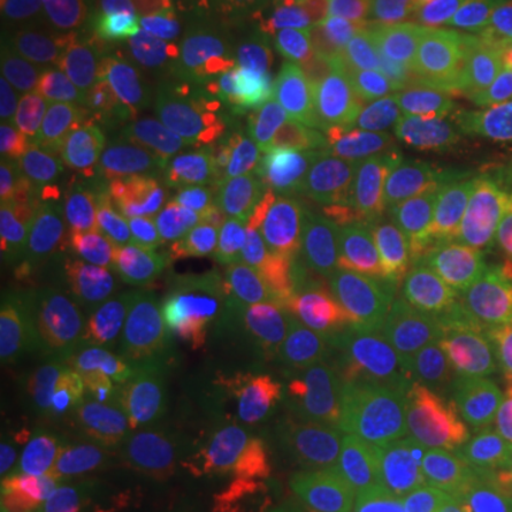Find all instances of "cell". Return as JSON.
Wrapping results in <instances>:
<instances>
[{
    "label": "cell",
    "instance_id": "7402d4cb",
    "mask_svg": "<svg viewBox=\"0 0 512 512\" xmlns=\"http://www.w3.org/2000/svg\"><path fill=\"white\" fill-rule=\"evenodd\" d=\"M279 35L268 26H191L185 35L188 69L200 83H239L279 63Z\"/></svg>",
    "mask_w": 512,
    "mask_h": 512
},
{
    "label": "cell",
    "instance_id": "2e32d148",
    "mask_svg": "<svg viewBox=\"0 0 512 512\" xmlns=\"http://www.w3.org/2000/svg\"><path fill=\"white\" fill-rule=\"evenodd\" d=\"M35 325L40 342L72 379L111 367L128 345V325L74 288H60Z\"/></svg>",
    "mask_w": 512,
    "mask_h": 512
},
{
    "label": "cell",
    "instance_id": "7bdbcfd3",
    "mask_svg": "<svg viewBox=\"0 0 512 512\" xmlns=\"http://www.w3.org/2000/svg\"><path fill=\"white\" fill-rule=\"evenodd\" d=\"M461 15L473 18H504L512 15V0H453Z\"/></svg>",
    "mask_w": 512,
    "mask_h": 512
},
{
    "label": "cell",
    "instance_id": "f546056e",
    "mask_svg": "<svg viewBox=\"0 0 512 512\" xmlns=\"http://www.w3.org/2000/svg\"><path fill=\"white\" fill-rule=\"evenodd\" d=\"M467 217H512V146L493 137L470 134V185L461 208Z\"/></svg>",
    "mask_w": 512,
    "mask_h": 512
},
{
    "label": "cell",
    "instance_id": "ac0fdd59",
    "mask_svg": "<svg viewBox=\"0 0 512 512\" xmlns=\"http://www.w3.org/2000/svg\"><path fill=\"white\" fill-rule=\"evenodd\" d=\"M399 444L402 430L396 424L370 416L350 402L336 404L311 436L325 484H353Z\"/></svg>",
    "mask_w": 512,
    "mask_h": 512
},
{
    "label": "cell",
    "instance_id": "277c9868",
    "mask_svg": "<svg viewBox=\"0 0 512 512\" xmlns=\"http://www.w3.org/2000/svg\"><path fill=\"white\" fill-rule=\"evenodd\" d=\"M430 114L458 111V92L444 66L421 55H390L379 60L362 83L356 137L373 157L399 154L404 134Z\"/></svg>",
    "mask_w": 512,
    "mask_h": 512
},
{
    "label": "cell",
    "instance_id": "4dcf8cb0",
    "mask_svg": "<svg viewBox=\"0 0 512 512\" xmlns=\"http://www.w3.org/2000/svg\"><path fill=\"white\" fill-rule=\"evenodd\" d=\"M57 274L49 271L23 245H3L0 251V308L3 319L37 322L57 296Z\"/></svg>",
    "mask_w": 512,
    "mask_h": 512
},
{
    "label": "cell",
    "instance_id": "7c38bea8",
    "mask_svg": "<svg viewBox=\"0 0 512 512\" xmlns=\"http://www.w3.org/2000/svg\"><path fill=\"white\" fill-rule=\"evenodd\" d=\"M168 245V222L143 205H100L69 288L100 308L123 305L137 268Z\"/></svg>",
    "mask_w": 512,
    "mask_h": 512
},
{
    "label": "cell",
    "instance_id": "5b68a950",
    "mask_svg": "<svg viewBox=\"0 0 512 512\" xmlns=\"http://www.w3.org/2000/svg\"><path fill=\"white\" fill-rule=\"evenodd\" d=\"M208 293L211 274L200 254L183 242H168L131 276L120 313L140 339L168 353H188Z\"/></svg>",
    "mask_w": 512,
    "mask_h": 512
},
{
    "label": "cell",
    "instance_id": "e0dca14e",
    "mask_svg": "<svg viewBox=\"0 0 512 512\" xmlns=\"http://www.w3.org/2000/svg\"><path fill=\"white\" fill-rule=\"evenodd\" d=\"M126 421L140 464L194 458V384L151 373L128 390Z\"/></svg>",
    "mask_w": 512,
    "mask_h": 512
},
{
    "label": "cell",
    "instance_id": "f35d334b",
    "mask_svg": "<svg viewBox=\"0 0 512 512\" xmlns=\"http://www.w3.org/2000/svg\"><path fill=\"white\" fill-rule=\"evenodd\" d=\"M194 26H268L274 29L271 15L262 0H197Z\"/></svg>",
    "mask_w": 512,
    "mask_h": 512
},
{
    "label": "cell",
    "instance_id": "d590c367",
    "mask_svg": "<svg viewBox=\"0 0 512 512\" xmlns=\"http://www.w3.org/2000/svg\"><path fill=\"white\" fill-rule=\"evenodd\" d=\"M32 177L6 151L0 157V234L3 245H23L35 222V188Z\"/></svg>",
    "mask_w": 512,
    "mask_h": 512
},
{
    "label": "cell",
    "instance_id": "ba28073f",
    "mask_svg": "<svg viewBox=\"0 0 512 512\" xmlns=\"http://www.w3.org/2000/svg\"><path fill=\"white\" fill-rule=\"evenodd\" d=\"M72 402H20L0 410L3 512H49Z\"/></svg>",
    "mask_w": 512,
    "mask_h": 512
},
{
    "label": "cell",
    "instance_id": "9c48e42d",
    "mask_svg": "<svg viewBox=\"0 0 512 512\" xmlns=\"http://www.w3.org/2000/svg\"><path fill=\"white\" fill-rule=\"evenodd\" d=\"M211 160L228 180L237 200L265 225L274 228L296 202V183L282 165L276 143L254 123L234 114H205L197 134V160Z\"/></svg>",
    "mask_w": 512,
    "mask_h": 512
},
{
    "label": "cell",
    "instance_id": "9a60e30c",
    "mask_svg": "<svg viewBox=\"0 0 512 512\" xmlns=\"http://www.w3.org/2000/svg\"><path fill=\"white\" fill-rule=\"evenodd\" d=\"M254 89L268 123L293 140H325L333 131L350 134L359 117V94L350 86H336L291 60H279L259 74Z\"/></svg>",
    "mask_w": 512,
    "mask_h": 512
},
{
    "label": "cell",
    "instance_id": "cb8c5ba5",
    "mask_svg": "<svg viewBox=\"0 0 512 512\" xmlns=\"http://www.w3.org/2000/svg\"><path fill=\"white\" fill-rule=\"evenodd\" d=\"M168 211L194 239H214L222 231L268 234L265 225L237 200L220 168L202 157L171 185Z\"/></svg>",
    "mask_w": 512,
    "mask_h": 512
},
{
    "label": "cell",
    "instance_id": "52a82bcc",
    "mask_svg": "<svg viewBox=\"0 0 512 512\" xmlns=\"http://www.w3.org/2000/svg\"><path fill=\"white\" fill-rule=\"evenodd\" d=\"M248 279L311 308L328 328V336L339 316H348L373 288H379L319 239L302 234H288L262 245L248 262Z\"/></svg>",
    "mask_w": 512,
    "mask_h": 512
},
{
    "label": "cell",
    "instance_id": "60d3db41",
    "mask_svg": "<svg viewBox=\"0 0 512 512\" xmlns=\"http://www.w3.org/2000/svg\"><path fill=\"white\" fill-rule=\"evenodd\" d=\"M228 512H339L311 504L308 498L279 493L271 487H254L248 493H234Z\"/></svg>",
    "mask_w": 512,
    "mask_h": 512
},
{
    "label": "cell",
    "instance_id": "f1b7e54d",
    "mask_svg": "<svg viewBox=\"0 0 512 512\" xmlns=\"http://www.w3.org/2000/svg\"><path fill=\"white\" fill-rule=\"evenodd\" d=\"M493 478V441L456 436L439 458L430 512H481Z\"/></svg>",
    "mask_w": 512,
    "mask_h": 512
},
{
    "label": "cell",
    "instance_id": "ffe728a7",
    "mask_svg": "<svg viewBox=\"0 0 512 512\" xmlns=\"http://www.w3.org/2000/svg\"><path fill=\"white\" fill-rule=\"evenodd\" d=\"M3 151L35 183L63 185L74 177L83 146L63 123L12 92L3 97Z\"/></svg>",
    "mask_w": 512,
    "mask_h": 512
},
{
    "label": "cell",
    "instance_id": "ab89813d",
    "mask_svg": "<svg viewBox=\"0 0 512 512\" xmlns=\"http://www.w3.org/2000/svg\"><path fill=\"white\" fill-rule=\"evenodd\" d=\"M399 430H402V444L424 450V453H430V456L436 458L444 456V450L456 439L453 430H450V424L441 419L430 404L421 413H416L407 424H402Z\"/></svg>",
    "mask_w": 512,
    "mask_h": 512
},
{
    "label": "cell",
    "instance_id": "b9f144b4",
    "mask_svg": "<svg viewBox=\"0 0 512 512\" xmlns=\"http://www.w3.org/2000/svg\"><path fill=\"white\" fill-rule=\"evenodd\" d=\"M481 512H512V456L493 450V478Z\"/></svg>",
    "mask_w": 512,
    "mask_h": 512
},
{
    "label": "cell",
    "instance_id": "4fadbf2b",
    "mask_svg": "<svg viewBox=\"0 0 512 512\" xmlns=\"http://www.w3.org/2000/svg\"><path fill=\"white\" fill-rule=\"evenodd\" d=\"M114 131L165 185H174L197 160L200 123L194 86L157 83L148 74Z\"/></svg>",
    "mask_w": 512,
    "mask_h": 512
},
{
    "label": "cell",
    "instance_id": "e575fe53",
    "mask_svg": "<svg viewBox=\"0 0 512 512\" xmlns=\"http://www.w3.org/2000/svg\"><path fill=\"white\" fill-rule=\"evenodd\" d=\"M83 12L86 0H12L3 9V26L18 43H46L72 32Z\"/></svg>",
    "mask_w": 512,
    "mask_h": 512
},
{
    "label": "cell",
    "instance_id": "8d00e7d4",
    "mask_svg": "<svg viewBox=\"0 0 512 512\" xmlns=\"http://www.w3.org/2000/svg\"><path fill=\"white\" fill-rule=\"evenodd\" d=\"M276 35H293L345 20V0H262Z\"/></svg>",
    "mask_w": 512,
    "mask_h": 512
},
{
    "label": "cell",
    "instance_id": "f6af8a7d",
    "mask_svg": "<svg viewBox=\"0 0 512 512\" xmlns=\"http://www.w3.org/2000/svg\"><path fill=\"white\" fill-rule=\"evenodd\" d=\"M493 450L501 453V456H512V413L504 421V427L498 430V436L493 441Z\"/></svg>",
    "mask_w": 512,
    "mask_h": 512
},
{
    "label": "cell",
    "instance_id": "1f68e13d",
    "mask_svg": "<svg viewBox=\"0 0 512 512\" xmlns=\"http://www.w3.org/2000/svg\"><path fill=\"white\" fill-rule=\"evenodd\" d=\"M279 49L285 60L302 66L305 72L325 80H350L362 66V49L345 20L316 26L293 35H279Z\"/></svg>",
    "mask_w": 512,
    "mask_h": 512
},
{
    "label": "cell",
    "instance_id": "5bb4252c",
    "mask_svg": "<svg viewBox=\"0 0 512 512\" xmlns=\"http://www.w3.org/2000/svg\"><path fill=\"white\" fill-rule=\"evenodd\" d=\"M430 407L458 436L495 441L512 413V348L501 345L436 367Z\"/></svg>",
    "mask_w": 512,
    "mask_h": 512
},
{
    "label": "cell",
    "instance_id": "8fae6325",
    "mask_svg": "<svg viewBox=\"0 0 512 512\" xmlns=\"http://www.w3.org/2000/svg\"><path fill=\"white\" fill-rule=\"evenodd\" d=\"M148 74V66L94 69L69 57H46L23 72L15 92L63 126L117 128Z\"/></svg>",
    "mask_w": 512,
    "mask_h": 512
},
{
    "label": "cell",
    "instance_id": "8992f818",
    "mask_svg": "<svg viewBox=\"0 0 512 512\" xmlns=\"http://www.w3.org/2000/svg\"><path fill=\"white\" fill-rule=\"evenodd\" d=\"M311 336H328L319 316L271 288H225L214 293L194 330V342L217 362L265 350H291Z\"/></svg>",
    "mask_w": 512,
    "mask_h": 512
},
{
    "label": "cell",
    "instance_id": "74e56055",
    "mask_svg": "<svg viewBox=\"0 0 512 512\" xmlns=\"http://www.w3.org/2000/svg\"><path fill=\"white\" fill-rule=\"evenodd\" d=\"M473 123L478 134L512 146V80L490 83L476 94Z\"/></svg>",
    "mask_w": 512,
    "mask_h": 512
},
{
    "label": "cell",
    "instance_id": "44dd1931",
    "mask_svg": "<svg viewBox=\"0 0 512 512\" xmlns=\"http://www.w3.org/2000/svg\"><path fill=\"white\" fill-rule=\"evenodd\" d=\"M436 476V456L399 444L365 476L345 484L339 495V512H413L430 507Z\"/></svg>",
    "mask_w": 512,
    "mask_h": 512
},
{
    "label": "cell",
    "instance_id": "83f0119b",
    "mask_svg": "<svg viewBox=\"0 0 512 512\" xmlns=\"http://www.w3.org/2000/svg\"><path fill=\"white\" fill-rule=\"evenodd\" d=\"M512 333V288L507 279L487 274L478 268L476 279L464 299V311L458 319L453 339L447 342L441 365L470 353L501 348Z\"/></svg>",
    "mask_w": 512,
    "mask_h": 512
},
{
    "label": "cell",
    "instance_id": "7dc6e473",
    "mask_svg": "<svg viewBox=\"0 0 512 512\" xmlns=\"http://www.w3.org/2000/svg\"><path fill=\"white\" fill-rule=\"evenodd\" d=\"M370 3H376V0H370Z\"/></svg>",
    "mask_w": 512,
    "mask_h": 512
},
{
    "label": "cell",
    "instance_id": "6da1fadb",
    "mask_svg": "<svg viewBox=\"0 0 512 512\" xmlns=\"http://www.w3.org/2000/svg\"><path fill=\"white\" fill-rule=\"evenodd\" d=\"M441 214L439 197L387 180L376 165H330L313 183L319 242L384 291L421 293L447 274L453 248Z\"/></svg>",
    "mask_w": 512,
    "mask_h": 512
},
{
    "label": "cell",
    "instance_id": "603a6c76",
    "mask_svg": "<svg viewBox=\"0 0 512 512\" xmlns=\"http://www.w3.org/2000/svg\"><path fill=\"white\" fill-rule=\"evenodd\" d=\"M86 18L100 49L134 66L165 52L177 29L171 0H86Z\"/></svg>",
    "mask_w": 512,
    "mask_h": 512
},
{
    "label": "cell",
    "instance_id": "d6a6232c",
    "mask_svg": "<svg viewBox=\"0 0 512 512\" xmlns=\"http://www.w3.org/2000/svg\"><path fill=\"white\" fill-rule=\"evenodd\" d=\"M256 450H259V461H262L265 487L279 490V493L299 495V498H311L316 490L325 487L313 447L299 433L256 436Z\"/></svg>",
    "mask_w": 512,
    "mask_h": 512
},
{
    "label": "cell",
    "instance_id": "836d02e7",
    "mask_svg": "<svg viewBox=\"0 0 512 512\" xmlns=\"http://www.w3.org/2000/svg\"><path fill=\"white\" fill-rule=\"evenodd\" d=\"M348 402L396 427L407 424L430 404L424 396V382L419 376H410L402 370H382V373L359 376L356 387L350 390Z\"/></svg>",
    "mask_w": 512,
    "mask_h": 512
},
{
    "label": "cell",
    "instance_id": "d6986e66",
    "mask_svg": "<svg viewBox=\"0 0 512 512\" xmlns=\"http://www.w3.org/2000/svg\"><path fill=\"white\" fill-rule=\"evenodd\" d=\"M194 458L234 493H248L262 481L256 441L228 413L217 379L194 384Z\"/></svg>",
    "mask_w": 512,
    "mask_h": 512
},
{
    "label": "cell",
    "instance_id": "3957f363",
    "mask_svg": "<svg viewBox=\"0 0 512 512\" xmlns=\"http://www.w3.org/2000/svg\"><path fill=\"white\" fill-rule=\"evenodd\" d=\"M134 441L117 404L80 402L60 450L49 512H103L123 498L131 476Z\"/></svg>",
    "mask_w": 512,
    "mask_h": 512
},
{
    "label": "cell",
    "instance_id": "bcb514c9",
    "mask_svg": "<svg viewBox=\"0 0 512 512\" xmlns=\"http://www.w3.org/2000/svg\"><path fill=\"white\" fill-rule=\"evenodd\" d=\"M9 3H12V0H0V6H3V9H6V6H9Z\"/></svg>",
    "mask_w": 512,
    "mask_h": 512
},
{
    "label": "cell",
    "instance_id": "4316f807",
    "mask_svg": "<svg viewBox=\"0 0 512 512\" xmlns=\"http://www.w3.org/2000/svg\"><path fill=\"white\" fill-rule=\"evenodd\" d=\"M137 490L154 512H228L234 490L202 461L137 464Z\"/></svg>",
    "mask_w": 512,
    "mask_h": 512
},
{
    "label": "cell",
    "instance_id": "7a4b0ae2",
    "mask_svg": "<svg viewBox=\"0 0 512 512\" xmlns=\"http://www.w3.org/2000/svg\"><path fill=\"white\" fill-rule=\"evenodd\" d=\"M214 379L228 413L251 436L302 433L319 421L330 399L328 376L299 350L225 359Z\"/></svg>",
    "mask_w": 512,
    "mask_h": 512
},
{
    "label": "cell",
    "instance_id": "ee69618b",
    "mask_svg": "<svg viewBox=\"0 0 512 512\" xmlns=\"http://www.w3.org/2000/svg\"><path fill=\"white\" fill-rule=\"evenodd\" d=\"M498 265H501V274H504V279L510 282L512 288V222L498 237Z\"/></svg>",
    "mask_w": 512,
    "mask_h": 512
},
{
    "label": "cell",
    "instance_id": "484cf974",
    "mask_svg": "<svg viewBox=\"0 0 512 512\" xmlns=\"http://www.w3.org/2000/svg\"><path fill=\"white\" fill-rule=\"evenodd\" d=\"M94 217V200L80 185H52L37 202L35 222L26 245L49 271L69 279L83 256L86 239L92 234Z\"/></svg>",
    "mask_w": 512,
    "mask_h": 512
},
{
    "label": "cell",
    "instance_id": "d4e9b609",
    "mask_svg": "<svg viewBox=\"0 0 512 512\" xmlns=\"http://www.w3.org/2000/svg\"><path fill=\"white\" fill-rule=\"evenodd\" d=\"M74 185L106 205H160L168 208L171 185L148 168L126 140H92L80 151Z\"/></svg>",
    "mask_w": 512,
    "mask_h": 512
},
{
    "label": "cell",
    "instance_id": "30bf717a",
    "mask_svg": "<svg viewBox=\"0 0 512 512\" xmlns=\"http://www.w3.org/2000/svg\"><path fill=\"white\" fill-rule=\"evenodd\" d=\"M328 339L333 367L353 376L421 365L439 367L441 362V345L427 322L421 296L350 311L336 322Z\"/></svg>",
    "mask_w": 512,
    "mask_h": 512
}]
</instances>
